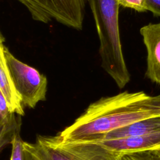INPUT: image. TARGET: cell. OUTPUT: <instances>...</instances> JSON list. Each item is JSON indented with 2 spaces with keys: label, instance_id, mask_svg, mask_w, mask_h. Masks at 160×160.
Masks as SVG:
<instances>
[{
  "label": "cell",
  "instance_id": "obj_1",
  "mask_svg": "<svg viewBox=\"0 0 160 160\" xmlns=\"http://www.w3.org/2000/svg\"><path fill=\"white\" fill-rule=\"evenodd\" d=\"M159 116L160 111L151 103V96L144 91H124L92 102L58 135L64 141H98L114 129Z\"/></svg>",
  "mask_w": 160,
  "mask_h": 160
},
{
  "label": "cell",
  "instance_id": "obj_2",
  "mask_svg": "<svg viewBox=\"0 0 160 160\" xmlns=\"http://www.w3.org/2000/svg\"><path fill=\"white\" fill-rule=\"evenodd\" d=\"M94 19L99 40L101 66L117 86L122 89L129 82L130 74L122 53L119 28L118 0H87Z\"/></svg>",
  "mask_w": 160,
  "mask_h": 160
},
{
  "label": "cell",
  "instance_id": "obj_3",
  "mask_svg": "<svg viewBox=\"0 0 160 160\" xmlns=\"http://www.w3.org/2000/svg\"><path fill=\"white\" fill-rule=\"evenodd\" d=\"M23 148L36 160H118L122 154L98 141H64L58 135L38 136L34 143L24 141Z\"/></svg>",
  "mask_w": 160,
  "mask_h": 160
},
{
  "label": "cell",
  "instance_id": "obj_4",
  "mask_svg": "<svg viewBox=\"0 0 160 160\" xmlns=\"http://www.w3.org/2000/svg\"><path fill=\"white\" fill-rule=\"evenodd\" d=\"M32 18L42 23L53 20L71 28H82L87 0H17Z\"/></svg>",
  "mask_w": 160,
  "mask_h": 160
},
{
  "label": "cell",
  "instance_id": "obj_5",
  "mask_svg": "<svg viewBox=\"0 0 160 160\" xmlns=\"http://www.w3.org/2000/svg\"><path fill=\"white\" fill-rule=\"evenodd\" d=\"M4 55L14 87L22 104L34 108L39 101L46 99V77L15 58L6 46Z\"/></svg>",
  "mask_w": 160,
  "mask_h": 160
},
{
  "label": "cell",
  "instance_id": "obj_6",
  "mask_svg": "<svg viewBox=\"0 0 160 160\" xmlns=\"http://www.w3.org/2000/svg\"><path fill=\"white\" fill-rule=\"evenodd\" d=\"M140 33L147 51L146 76L160 86V22L143 26Z\"/></svg>",
  "mask_w": 160,
  "mask_h": 160
},
{
  "label": "cell",
  "instance_id": "obj_7",
  "mask_svg": "<svg viewBox=\"0 0 160 160\" xmlns=\"http://www.w3.org/2000/svg\"><path fill=\"white\" fill-rule=\"evenodd\" d=\"M121 154L160 150V132L121 139L98 141Z\"/></svg>",
  "mask_w": 160,
  "mask_h": 160
},
{
  "label": "cell",
  "instance_id": "obj_8",
  "mask_svg": "<svg viewBox=\"0 0 160 160\" xmlns=\"http://www.w3.org/2000/svg\"><path fill=\"white\" fill-rule=\"evenodd\" d=\"M3 42L0 41V89L6 99L10 111L19 116H24L22 103L14 87L6 64Z\"/></svg>",
  "mask_w": 160,
  "mask_h": 160
},
{
  "label": "cell",
  "instance_id": "obj_9",
  "mask_svg": "<svg viewBox=\"0 0 160 160\" xmlns=\"http://www.w3.org/2000/svg\"><path fill=\"white\" fill-rule=\"evenodd\" d=\"M160 132V116L143 119L109 132L98 141L138 136Z\"/></svg>",
  "mask_w": 160,
  "mask_h": 160
},
{
  "label": "cell",
  "instance_id": "obj_10",
  "mask_svg": "<svg viewBox=\"0 0 160 160\" xmlns=\"http://www.w3.org/2000/svg\"><path fill=\"white\" fill-rule=\"evenodd\" d=\"M20 131L15 133L11 142L12 146L10 160H36L35 158L23 148V141Z\"/></svg>",
  "mask_w": 160,
  "mask_h": 160
},
{
  "label": "cell",
  "instance_id": "obj_11",
  "mask_svg": "<svg viewBox=\"0 0 160 160\" xmlns=\"http://www.w3.org/2000/svg\"><path fill=\"white\" fill-rule=\"evenodd\" d=\"M118 160H160V150L124 153Z\"/></svg>",
  "mask_w": 160,
  "mask_h": 160
},
{
  "label": "cell",
  "instance_id": "obj_12",
  "mask_svg": "<svg viewBox=\"0 0 160 160\" xmlns=\"http://www.w3.org/2000/svg\"><path fill=\"white\" fill-rule=\"evenodd\" d=\"M10 111L6 99L0 89V125L11 122L16 117Z\"/></svg>",
  "mask_w": 160,
  "mask_h": 160
},
{
  "label": "cell",
  "instance_id": "obj_13",
  "mask_svg": "<svg viewBox=\"0 0 160 160\" xmlns=\"http://www.w3.org/2000/svg\"><path fill=\"white\" fill-rule=\"evenodd\" d=\"M120 6L132 9L138 12L148 11L146 0H118Z\"/></svg>",
  "mask_w": 160,
  "mask_h": 160
},
{
  "label": "cell",
  "instance_id": "obj_14",
  "mask_svg": "<svg viewBox=\"0 0 160 160\" xmlns=\"http://www.w3.org/2000/svg\"><path fill=\"white\" fill-rule=\"evenodd\" d=\"M148 11H151L154 16L160 17V0H146Z\"/></svg>",
  "mask_w": 160,
  "mask_h": 160
},
{
  "label": "cell",
  "instance_id": "obj_15",
  "mask_svg": "<svg viewBox=\"0 0 160 160\" xmlns=\"http://www.w3.org/2000/svg\"><path fill=\"white\" fill-rule=\"evenodd\" d=\"M151 104L160 111V94L155 96H151Z\"/></svg>",
  "mask_w": 160,
  "mask_h": 160
},
{
  "label": "cell",
  "instance_id": "obj_16",
  "mask_svg": "<svg viewBox=\"0 0 160 160\" xmlns=\"http://www.w3.org/2000/svg\"><path fill=\"white\" fill-rule=\"evenodd\" d=\"M0 41H3V42L4 41V38L2 34L1 33V31H0Z\"/></svg>",
  "mask_w": 160,
  "mask_h": 160
}]
</instances>
